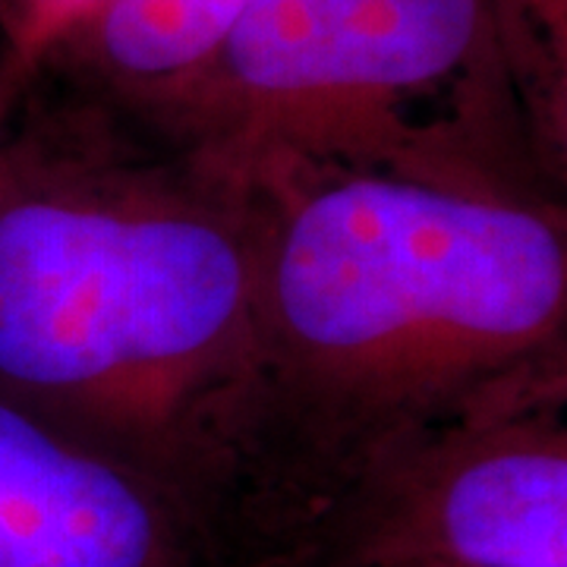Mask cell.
I'll use <instances>...</instances> for the list:
<instances>
[{
  "label": "cell",
  "mask_w": 567,
  "mask_h": 567,
  "mask_svg": "<svg viewBox=\"0 0 567 567\" xmlns=\"http://www.w3.org/2000/svg\"><path fill=\"white\" fill-rule=\"evenodd\" d=\"M259 567H567V382L379 447Z\"/></svg>",
  "instance_id": "4"
},
{
  "label": "cell",
  "mask_w": 567,
  "mask_h": 567,
  "mask_svg": "<svg viewBox=\"0 0 567 567\" xmlns=\"http://www.w3.org/2000/svg\"><path fill=\"white\" fill-rule=\"evenodd\" d=\"M10 104L3 99V89H0V145H3V133H7V121H10Z\"/></svg>",
  "instance_id": "9"
},
{
  "label": "cell",
  "mask_w": 567,
  "mask_h": 567,
  "mask_svg": "<svg viewBox=\"0 0 567 567\" xmlns=\"http://www.w3.org/2000/svg\"><path fill=\"white\" fill-rule=\"evenodd\" d=\"M102 0H0V89L10 111L51 51Z\"/></svg>",
  "instance_id": "8"
},
{
  "label": "cell",
  "mask_w": 567,
  "mask_h": 567,
  "mask_svg": "<svg viewBox=\"0 0 567 567\" xmlns=\"http://www.w3.org/2000/svg\"><path fill=\"white\" fill-rule=\"evenodd\" d=\"M0 567H230L148 473L0 394Z\"/></svg>",
  "instance_id": "5"
},
{
  "label": "cell",
  "mask_w": 567,
  "mask_h": 567,
  "mask_svg": "<svg viewBox=\"0 0 567 567\" xmlns=\"http://www.w3.org/2000/svg\"><path fill=\"white\" fill-rule=\"evenodd\" d=\"M265 189L234 567L406 432L567 382L565 193L391 167Z\"/></svg>",
  "instance_id": "2"
},
{
  "label": "cell",
  "mask_w": 567,
  "mask_h": 567,
  "mask_svg": "<svg viewBox=\"0 0 567 567\" xmlns=\"http://www.w3.org/2000/svg\"><path fill=\"white\" fill-rule=\"evenodd\" d=\"M249 0H102L51 51L39 76L145 114L193 80Z\"/></svg>",
  "instance_id": "6"
},
{
  "label": "cell",
  "mask_w": 567,
  "mask_h": 567,
  "mask_svg": "<svg viewBox=\"0 0 567 567\" xmlns=\"http://www.w3.org/2000/svg\"><path fill=\"white\" fill-rule=\"evenodd\" d=\"M498 51L492 0H249L212 61L133 117L259 186L328 167L483 181L514 136L439 130L416 104Z\"/></svg>",
  "instance_id": "3"
},
{
  "label": "cell",
  "mask_w": 567,
  "mask_h": 567,
  "mask_svg": "<svg viewBox=\"0 0 567 567\" xmlns=\"http://www.w3.org/2000/svg\"><path fill=\"white\" fill-rule=\"evenodd\" d=\"M492 20L533 145L567 181V0H492Z\"/></svg>",
  "instance_id": "7"
},
{
  "label": "cell",
  "mask_w": 567,
  "mask_h": 567,
  "mask_svg": "<svg viewBox=\"0 0 567 567\" xmlns=\"http://www.w3.org/2000/svg\"><path fill=\"white\" fill-rule=\"evenodd\" d=\"M271 193L32 82L0 145V394L174 488L230 558ZM234 567V558H230Z\"/></svg>",
  "instance_id": "1"
}]
</instances>
